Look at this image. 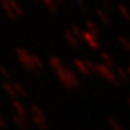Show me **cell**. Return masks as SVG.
<instances>
[{
  "label": "cell",
  "instance_id": "1",
  "mask_svg": "<svg viewBox=\"0 0 130 130\" xmlns=\"http://www.w3.org/2000/svg\"><path fill=\"white\" fill-rule=\"evenodd\" d=\"M66 38L68 39V42L70 43L71 45H75V46H77V39L75 38V35H73V34H70V32H67V35H66Z\"/></svg>",
  "mask_w": 130,
  "mask_h": 130
},
{
  "label": "cell",
  "instance_id": "2",
  "mask_svg": "<svg viewBox=\"0 0 130 130\" xmlns=\"http://www.w3.org/2000/svg\"><path fill=\"white\" fill-rule=\"evenodd\" d=\"M97 14H98V16L100 17V20L103 21L104 23H106V24H108V23H109V20L106 17V14L104 12H101L100 9H98V10H97Z\"/></svg>",
  "mask_w": 130,
  "mask_h": 130
},
{
  "label": "cell",
  "instance_id": "3",
  "mask_svg": "<svg viewBox=\"0 0 130 130\" xmlns=\"http://www.w3.org/2000/svg\"><path fill=\"white\" fill-rule=\"evenodd\" d=\"M119 8H120V12L122 13L123 15H124L125 19H127V20H129V19H130V13H129V10H127V8H125L123 5H120V6H119Z\"/></svg>",
  "mask_w": 130,
  "mask_h": 130
},
{
  "label": "cell",
  "instance_id": "4",
  "mask_svg": "<svg viewBox=\"0 0 130 130\" xmlns=\"http://www.w3.org/2000/svg\"><path fill=\"white\" fill-rule=\"evenodd\" d=\"M120 42L122 43V45L125 47V48L129 50V51H130V44H129V42H128V40L125 39V38H123V37H120Z\"/></svg>",
  "mask_w": 130,
  "mask_h": 130
},
{
  "label": "cell",
  "instance_id": "5",
  "mask_svg": "<svg viewBox=\"0 0 130 130\" xmlns=\"http://www.w3.org/2000/svg\"><path fill=\"white\" fill-rule=\"evenodd\" d=\"M0 71H1V74H3V75H4V76H5L7 79H9L10 77H12V75H10V74L7 71V69H5V68H3V67H1V68H0Z\"/></svg>",
  "mask_w": 130,
  "mask_h": 130
},
{
  "label": "cell",
  "instance_id": "6",
  "mask_svg": "<svg viewBox=\"0 0 130 130\" xmlns=\"http://www.w3.org/2000/svg\"><path fill=\"white\" fill-rule=\"evenodd\" d=\"M88 27L90 28L91 30H92V31H94V34H96V36L97 35H98V29H97V27H96V24H92V23L91 22H88Z\"/></svg>",
  "mask_w": 130,
  "mask_h": 130
},
{
  "label": "cell",
  "instance_id": "7",
  "mask_svg": "<svg viewBox=\"0 0 130 130\" xmlns=\"http://www.w3.org/2000/svg\"><path fill=\"white\" fill-rule=\"evenodd\" d=\"M73 31H74V34L76 35L77 37H81V36H82V32L79 31V29H78L77 27H74V28H73Z\"/></svg>",
  "mask_w": 130,
  "mask_h": 130
},
{
  "label": "cell",
  "instance_id": "8",
  "mask_svg": "<svg viewBox=\"0 0 130 130\" xmlns=\"http://www.w3.org/2000/svg\"><path fill=\"white\" fill-rule=\"evenodd\" d=\"M103 58H104V59H105V61L107 62L108 64H113V62H110V58L108 57V55H107V54H106V53H103Z\"/></svg>",
  "mask_w": 130,
  "mask_h": 130
},
{
  "label": "cell",
  "instance_id": "9",
  "mask_svg": "<svg viewBox=\"0 0 130 130\" xmlns=\"http://www.w3.org/2000/svg\"><path fill=\"white\" fill-rule=\"evenodd\" d=\"M118 73H119V75H120V76H122V78L124 79V81H125V79H127V75H125V73L122 70V69H119V70H118Z\"/></svg>",
  "mask_w": 130,
  "mask_h": 130
},
{
  "label": "cell",
  "instance_id": "10",
  "mask_svg": "<svg viewBox=\"0 0 130 130\" xmlns=\"http://www.w3.org/2000/svg\"><path fill=\"white\" fill-rule=\"evenodd\" d=\"M128 73H129V74H130V69H129V71H128Z\"/></svg>",
  "mask_w": 130,
  "mask_h": 130
}]
</instances>
